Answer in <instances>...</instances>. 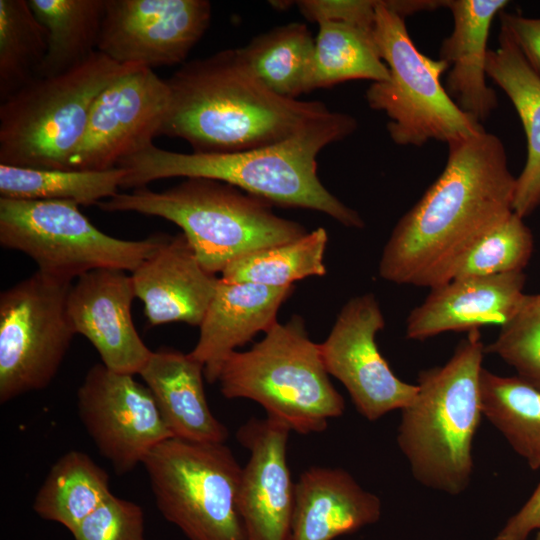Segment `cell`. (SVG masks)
<instances>
[{"mask_svg": "<svg viewBox=\"0 0 540 540\" xmlns=\"http://www.w3.org/2000/svg\"><path fill=\"white\" fill-rule=\"evenodd\" d=\"M447 145L443 171L383 249L384 280L430 289L450 281L472 247L513 213L516 178L500 138L483 129Z\"/></svg>", "mask_w": 540, "mask_h": 540, "instance_id": "1", "label": "cell"}, {"mask_svg": "<svg viewBox=\"0 0 540 540\" xmlns=\"http://www.w3.org/2000/svg\"><path fill=\"white\" fill-rule=\"evenodd\" d=\"M166 83L169 104L159 135L184 140L193 153L270 146L330 112L320 101L273 93L249 70L238 49L185 62Z\"/></svg>", "mask_w": 540, "mask_h": 540, "instance_id": "2", "label": "cell"}, {"mask_svg": "<svg viewBox=\"0 0 540 540\" xmlns=\"http://www.w3.org/2000/svg\"><path fill=\"white\" fill-rule=\"evenodd\" d=\"M357 128L349 114L329 112L293 136L270 146L225 154L179 153L153 143L121 160L124 188L146 187L164 178H208L235 186L270 204L329 215L342 225L363 228L359 213L321 183L317 156Z\"/></svg>", "mask_w": 540, "mask_h": 540, "instance_id": "3", "label": "cell"}, {"mask_svg": "<svg viewBox=\"0 0 540 540\" xmlns=\"http://www.w3.org/2000/svg\"><path fill=\"white\" fill-rule=\"evenodd\" d=\"M484 353L479 330L470 331L444 365L419 373L414 399L400 410L397 444L426 488L457 496L471 482Z\"/></svg>", "mask_w": 540, "mask_h": 540, "instance_id": "4", "label": "cell"}, {"mask_svg": "<svg viewBox=\"0 0 540 540\" xmlns=\"http://www.w3.org/2000/svg\"><path fill=\"white\" fill-rule=\"evenodd\" d=\"M271 205L208 178H185L160 192L140 187L97 204L105 212H135L173 222L182 229L202 267L214 275L249 253L308 233L298 222L274 214Z\"/></svg>", "mask_w": 540, "mask_h": 540, "instance_id": "5", "label": "cell"}, {"mask_svg": "<svg viewBox=\"0 0 540 540\" xmlns=\"http://www.w3.org/2000/svg\"><path fill=\"white\" fill-rule=\"evenodd\" d=\"M217 382L227 399L260 404L267 417L298 434L320 433L343 415L345 401L332 385L320 345L313 342L300 316L276 322L247 351L224 361Z\"/></svg>", "mask_w": 540, "mask_h": 540, "instance_id": "6", "label": "cell"}, {"mask_svg": "<svg viewBox=\"0 0 540 540\" xmlns=\"http://www.w3.org/2000/svg\"><path fill=\"white\" fill-rule=\"evenodd\" d=\"M138 67L97 51L66 73L37 78L19 90L0 105V164L70 170L97 96Z\"/></svg>", "mask_w": 540, "mask_h": 540, "instance_id": "7", "label": "cell"}, {"mask_svg": "<svg viewBox=\"0 0 540 540\" xmlns=\"http://www.w3.org/2000/svg\"><path fill=\"white\" fill-rule=\"evenodd\" d=\"M372 33L389 78L372 82L365 98L371 109L387 116V131L395 144H448L484 129L448 95L441 83L447 64L418 50L405 18L389 8V0L379 1Z\"/></svg>", "mask_w": 540, "mask_h": 540, "instance_id": "8", "label": "cell"}, {"mask_svg": "<svg viewBox=\"0 0 540 540\" xmlns=\"http://www.w3.org/2000/svg\"><path fill=\"white\" fill-rule=\"evenodd\" d=\"M166 237L107 235L73 202L0 198L1 246L26 254L38 271L59 279L72 281L102 268L133 272Z\"/></svg>", "mask_w": 540, "mask_h": 540, "instance_id": "9", "label": "cell"}, {"mask_svg": "<svg viewBox=\"0 0 540 540\" xmlns=\"http://www.w3.org/2000/svg\"><path fill=\"white\" fill-rule=\"evenodd\" d=\"M142 464L160 513L188 540H245L236 508L242 467L225 443L172 437Z\"/></svg>", "mask_w": 540, "mask_h": 540, "instance_id": "10", "label": "cell"}, {"mask_svg": "<svg viewBox=\"0 0 540 540\" xmlns=\"http://www.w3.org/2000/svg\"><path fill=\"white\" fill-rule=\"evenodd\" d=\"M72 281L37 271L0 295V402L46 388L76 334Z\"/></svg>", "mask_w": 540, "mask_h": 540, "instance_id": "11", "label": "cell"}, {"mask_svg": "<svg viewBox=\"0 0 540 540\" xmlns=\"http://www.w3.org/2000/svg\"><path fill=\"white\" fill-rule=\"evenodd\" d=\"M77 408L98 451L119 475L173 437L148 387L102 363L86 373L77 391Z\"/></svg>", "mask_w": 540, "mask_h": 540, "instance_id": "12", "label": "cell"}, {"mask_svg": "<svg viewBox=\"0 0 540 540\" xmlns=\"http://www.w3.org/2000/svg\"><path fill=\"white\" fill-rule=\"evenodd\" d=\"M384 326L374 294H363L343 306L319 344L328 374L344 385L356 410L369 421L402 410L417 393V385L399 379L378 349L376 335Z\"/></svg>", "mask_w": 540, "mask_h": 540, "instance_id": "13", "label": "cell"}, {"mask_svg": "<svg viewBox=\"0 0 540 540\" xmlns=\"http://www.w3.org/2000/svg\"><path fill=\"white\" fill-rule=\"evenodd\" d=\"M169 104V88L151 68L119 77L96 98L70 170L115 168L159 135Z\"/></svg>", "mask_w": 540, "mask_h": 540, "instance_id": "14", "label": "cell"}, {"mask_svg": "<svg viewBox=\"0 0 540 540\" xmlns=\"http://www.w3.org/2000/svg\"><path fill=\"white\" fill-rule=\"evenodd\" d=\"M207 0H106L98 51L151 68L184 62L206 32Z\"/></svg>", "mask_w": 540, "mask_h": 540, "instance_id": "15", "label": "cell"}, {"mask_svg": "<svg viewBox=\"0 0 540 540\" xmlns=\"http://www.w3.org/2000/svg\"><path fill=\"white\" fill-rule=\"evenodd\" d=\"M290 432L266 416L251 418L236 433L249 451L236 496L245 540H290L295 493L287 461Z\"/></svg>", "mask_w": 540, "mask_h": 540, "instance_id": "16", "label": "cell"}, {"mask_svg": "<svg viewBox=\"0 0 540 540\" xmlns=\"http://www.w3.org/2000/svg\"><path fill=\"white\" fill-rule=\"evenodd\" d=\"M135 297L131 276L102 268L79 276L67 299L75 333L89 340L107 368L133 376L140 373L153 352L133 323Z\"/></svg>", "mask_w": 540, "mask_h": 540, "instance_id": "17", "label": "cell"}, {"mask_svg": "<svg viewBox=\"0 0 540 540\" xmlns=\"http://www.w3.org/2000/svg\"><path fill=\"white\" fill-rule=\"evenodd\" d=\"M523 271L480 277L454 278L431 288L409 314L406 337L425 340L447 331H473L489 325L502 327L527 298Z\"/></svg>", "mask_w": 540, "mask_h": 540, "instance_id": "18", "label": "cell"}, {"mask_svg": "<svg viewBox=\"0 0 540 540\" xmlns=\"http://www.w3.org/2000/svg\"><path fill=\"white\" fill-rule=\"evenodd\" d=\"M149 325L184 322L200 326L217 282L200 264L183 233L167 235L131 275Z\"/></svg>", "mask_w": 540, "mask_h": 540, "instance_id": "19", "label": "cell"}, {"mask_svg": "<svg viewBox=\"0 0 540 540\" xmlns=\"http://www.w3.org/2000/svg\"><path fill=\"white\" fill-rule=\"evenodd\" d=\"M294 287H271L219 278L214 295L200 324L199 339L190 356L204 366L208 383H216L226 358L268 331L277 322L281 305Z\"/></svg>", "mask_w": 540, "mask_h": 540, "instance_id": "20", "label": "cell"}, {"mask_svg": "<svg viewBox=\"0 0 540 540\" xmlns=\"http://www.w3.org/2000/svg\"><path fill=\"white\" fill-rule=\"evenodd\" d=\"M507 0H446L453 28L440 47L439 59L448 66L445 89L456 105L476 122L497 108V95L487 84L488 39L491 24Z\"/></svg>", "mask_w": 540, "mask_h": 540, "instance_id": "21", "label": "cell"}, {"mask_svg": "<svg viewBox=\"0 0 540 540\" xmlns=\"http://www.w3.org/2000/svg\"><path fill=\"white\" fill-rule=\"evenodd\" d=\"M380 498L341 468L313 466L295 482L290 540H334L379 521Z\"/></svg>", "mask_w": 540, "mask_h": 540, "instance_id": "22", "label": "cell"}, {"mask_svg": "<svg viewBox=\"0 0 540 540\" xmlns=\"http://www.w3.org/2000/svg\"><path fill=\"white\" fill-rule=\"evenodd\" d=\"M139 375L174 438L197 443L226 442L228 429L207 403L204 366L189 353L167 347L153 351Z\"/></svg>", "mask_w": 540, "mask_h": 540, "instance_id": "23", "label": "cell"}, {"mask_svg": "<svg viewBox=\"0 0 540 540\" xmlns=\"http://www.w3.org/2000/svg\"><path fill=\"white\" fill-rule=\"evenodd\" d=\"M486 72L510 99L525 131L527 157L513 203V212L525 218L540 205V79L502 33L497 49H489Z\"/></svg>", "mask_w": 540, "mask_h": 540, "instance_id": "24", "label": "cell"}, {"mask_svg": "<svg viewBox=\"0 0 540 540\" xmlns=\"http://www.w3.org/2000/svg\"><path fill=\"white\" fill-rule=\"evenodd\" d=\"M238 51L254 76L276 95L297 99L313 90L315 39L305 24L275 27Z\"/></svg>", "mask_w": 540, "mask_h": 540, "instance_id": "25", "label": "cell"}, {"mask_svg": "<svg viewBox=\"0 0 540 540\" xmlns=\"http://www.w3.org/2000/svg\"><path fill=\"white\" fill-rule=\"evenodd\" d=\"M111 495L107 472L88 454L71 450L52 465L36 493L33 509L42 519L72 533Z\"/></svg>", "mask_w": 540, "mask_h": 540, "instance_id": "26", "label": "cell"}, {"mask_svg": "<svg viewBox=\"0 0 540 540\" xmlns=\"http://www.w3.org/2000/svg\"><path fill=\"white\" fill-rule=\"evenodd\" d=\"M106 0H28L48 36L38 78L66 73L98 51Z\"/></svg>", "mask_w": 540, "mask_h": 540, "instance_id": "27", "label": "cell"}, {"mask_svg": "<svg viewBox=\"0 0 540 540\" xmlns=\"http://www.w3.org/2000/svg\"><path fill=\"white\" fill-rule=\"evenodd\" d=\"M483 417L532 470L540 469V385L483 368Z\"/></svg>", "mask_w": 540, "mask_h": 540, "instance_id": "28", "label": "cell"}, {"mask_svg": "<svg viewBox=\"0 0 540 540\" xmlns=\"http://www.w3.org/2000/svg\"><path fill=\"white\" fill-rule=\"evenodd\" d=\"M125 169L48 170L0 164V198L97 205L118 194Z\"/></svg>", "mask_w": 540, "mask_h": 540, "instance_id": "29", "label": "cell"}, {"mask_svg": "<svg viewBox=\"0 0 540 540\" xmlns=\"http://www.w3.org/2000/svg\"><path fill=\"white\" fill-rule=\"evenodd\" d=\"M315 38L312 88L365 79L386 81L389 70L382 60L372 30L343 22H321Z\"/></svg>", "mask_w": 540, "mask_h": 540, "instance_id": "30", "label": "cell"}, {"mask_svg": "<svg viewBox=\"0 0 540 540\" xmlns=\"http://www.w3.org/2000/svg\"><path fill=\"white\" fill-rule=\"evenodd\" d=\"M327 231L316 228L280 245L249 253L232 262L221 273L227 282H247L271 287L293 286L297 280L326 274L324 254Z\"/></svg>", "mask_w": 540, "mask_h": 540, "instance_id": "31", "label": "cell"}, {"mask_svg": "<svg viewBox=\"0 0 540 540\" xmlns=\"http://www.w3.org/2000/svg\"><path fill=\"white\" fill-rule=\"evenodd\" d=\"M47 31L28 0H0V102L38 78Z\"/></svg>", "mask_w": 540, "mask_h": 540, "instance_id": "32", "label": "cell"}, {"mask_svg": "<svg viewBox=\"0 0 540 540\" xmlns=\"http://www.w3.org/2000/svg\"><path fill=\"white\" fill-rule=\"evenodd\" d=\"M532 250V233L513 212L472 247L452 279L522 271Z\"/></svg>", "mask_w": 540, "mask_h": 540, "instance_id": "33", "label": "cell"}, {"mask_svg": "<svg viewBox=\"0 0 540 540\" xmlns=\"http://www.w3.org/2000/svg\"><path fill=\"white\" fill-rule=\"evenodd\" d=\"M485 353L499 356L516 375L540 385V297L527 295L520 311L500 328Z\"/></svg>", "mask_w": 540, "mask_h": 540, "instance_id": "34", "label": "cell"}, {"mask_svg": "<svg viewBox=\"0 0 540 540\" xmlns=\"http://www.w3.org/2000/svg\"><path fill=\"white\" fill-rule=\"evenodd\" d=\"M71 534L74 540H145L144 512L135 502L112 494Z\"/></svg>", "mask_w": 540, "mask_h": 540, "instance_id": "35", "label": "cell"}, {"mask_svg": "<svg viewBox=\"0 0 540 540\" xmlns=\"http://www.w3.org/2000/svg\"><path fill=\"white\" fill-rule=\"evenodd\" d=\"M300 13L310 22H343L372 30L377 0H301Z\"/></svg>", "mask_w": 540, "mask_h": 540, "instance_id": "36", "label": "cell"}, {"mask_svg": "<svg viewBox=\"0 0 540 540\" xmlns=\"http://www.w3.org/2000/svg\"><path fill=\"white\" fill-rule=\"evenodd\" d=\"M498 17L500 33L511 40L540 79V18L525 17L505 10Z\"/></svg>", "mask_w": 540, "mask_h": 540, "instance_id": "37", "label": "cell"}, {"mask_svg": "<svg viewBox=\"0 0 540 540\" xmlns=\"http://www.w3.org/2000/svg\"><path fill=\"white\" fill-rule=\"evenodd\" d=\"M540 530V482L527 501L499 530L494 540H527Z\"/></svg>", "mask_w": 540, "mask_h": 540, "instance_id": "38", "label": "cell"}, {"mask_svg": "<svg viewBox=\"0 0 540 540\" xmlns=\"http://www.w3.org/2000/svg\"><path fill=\"white\" fill-rule=\"evenodd\" d=\"M534 540H540V530L536 532V536Z\"/></svg>", "mask_w": 540, "mask_h": 540, "instance_id": "39", "label": "cell"}, {"mask_svg": "<svg viewBox=\"0 0 540 540\" xmlns=\"http://www.w3.org/2000/svg\"><path fill=\"white\" fill-rule=\"evenodd\" d=\"M538 295H539V297H540V294H538Z\"/></svg>", "mask_w": 540, "mask_h": 540, "instance_id": "40", "label": "cell"}]
</instances>
